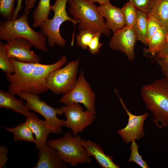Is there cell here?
Masks as SVG:
<instances>
[{
  "label": "cell",
  "instance_id": "obj_1",
  "mask_svg": "<svg viewBox=\"0 0 168 168\" xmlns=\"http://www.w3.org/2000/svg\"><path fill=\"white\" fill-rule=\"evenodd\" d=\"M10 59L14 72L5 74V76L9 82L8 92L14 95L22 92L36 95L46 92L48 90L46 84L48 76L64 65L67 60L64 55L56 62L49 64L23 63Z\"/></svg>",
  "mask_w": 168,
  "mask_h": 168
},
{
  "label": "cell",
  "instance_id": "obj_2",
  "mask_svg": "<svg viewBox=\"0 0 168 168\" xmlns=\"http://www.w3.org/2000/svg\"><path fill=\"white\" fill-rule=\"evenodd\" d=\"M141 95L146 107L152 113L155 124L159 128L168 127V79H158L143 86Z\"/></svg>",
  "mask_w": 168,
  "mask_h": 168
},
{
  "label": "cell",
  "instance_id": "obj_3",
  "mask_svg": "<svg viewBox=\"0 0 168 168\" xmlns=\"http://www.w3.org/2000/svg\"><path fill=\"white\" fill-rule=\"evenodd\" d=\"M68 2L69 12L73 20L79 21V30H88L106 36L110 35V30L95 4L86 0H68Z\"/></svg>",
  "mask_w": 168,
  "mask_h": 168
},
{
  "label": "cell",
  "instance_id": "obj_4",
  "mask_svg": "<svg viewBox=\"0 0 168 168\" xmlns=\"http://www.w3.org/2000/svg\"><path fill=\"white\" fill-rule=\"evenodd\" d=\"M27 14L25 13L18 18L1 20L0 39L6 41L16 38L27 40L38 49L48 51L46 37L40 32L34 30L30 26Z\"/></svg>",
  "mask_w": 168,
  "mask_h": 168
},
{
  "label": "cell",
  "instance_id": "obj_5",
  "mask_svg": "<svg viewBox=\"0 0 168 168\" xmlns=\"http://www.w3.org/2000/svg\"><path fill=\"white\" fill-rule=\"evenodd\" d=\"M79 136L66 132L62 138L49 141L47 145L54 148L64 163L75 166L79 164H89L91 159L82 143Z\"/></svg>",
  "mask_w": 168,
  "mask_h": 168
},
{
  "label": "cell",
  "instance_id": "obj_6",
  "mask_svg": "<svg viewBox=\"0 0 168 168\" xmlns=\"http://www.w3.org/2000/svg\"><path fill=\"white\" fill-rule=\"evenodd\" d=\"M68 0H56L51 6V10L54 13L52 19L44 21L40 26L41 32L48 38L49 46L53 47L55 45L63 47L65 45V40L62 36L60 28L62 24L66 21L72 22L75 25L79 23L69 16L66 11Z\"/></svg>",
  "mask_w": 168,
  "mask_h": 168
},
{
  "label": "cell",
  "instance_id": "obj_7",
  "mask_svg": "<svg viewBox=\"0 0 168 168\" xmlns=\"http://www.w3.org/2000/svg\"><path fill=\"white\" fill-rule=\"evenodd\" d=\"M17 95L21 99L26 101L25 105L29 110L40 114L44 118L53 133H62L64 120L57 117V115L63 114L61 107L56 108L49 105L41 100L38 95L22 92Z\"/></svg>",
  "mask_w": 168,
  "mask_h": 168
},
{
  "label": "cell",
  "instance_id": "obj_8",
  "mask_svg": "<svg viewBox=\"0 0 168 168\" xmlns=\"http://www.w3.org/2000/svg\"><path fill=\"white\" fill-rule=\"evenodd\" d=\"M78 59L70 61L65 66L51 72L46 84L48 90L55 94H64L75 85L77 79Z\"/></svg>",
  "mask_w": 168,
  "mask_h": 168
},
{
  "label": "cell",
  "instance_id": "obj_9",
  "mask_svg": "<svg viewBox=\"0 0 168 168\" xmlns=\"http://www.w3.org/2000/svg\"><path fill=\"white\" fill-rule=\"evenodd\" d=\"M95 94L86 80L82 70L73 87L63 94L59 102L64 105L75 103L82 104L86 110L95 111Z\"/></svg>",
  "mask_w": 168,
  "mask_h": 168
},
{
  "label": "cell",
  "instance_id": "obj_10",
  "mask_svg": "<svg viewBox=\"0 0 168 168\" xmlns=\"http://www.w3.org/2000/svg\"><path fill=\"white\" fill-rule=\"evenodd\" d=\"M61 107L66 118L64 126L70 128L73 135L83 131L92 123L96 117L95 111H84L79 104L64 105Z\"/></svg>",
  "mask_w": 168,
  "mask_h": 168
},
{
  "label": "cell",
  "instance_id": "obj_11",
  "mask_svg": "<svg viewBox=\"0 0 168 168\" xmlns=\"http://www.w3.org/2000/svg\"><path fill=\"white\" fill-rule=\"evenodd\" d=\"M120 102L128 116L127 125L123 128L117 131L124 142L128 144L133 140H139L145 135L143 129L144 124L149 114L145 113L142 115H135L131 113L127 108L122 98L119 96L117 91L114 89Z\"/></svg>",
  "mask_w": 168,
  "mask_h": 168
},
{
  "label": "cell",
  "instance_id": "obj_12",
  "mask_svg": "<svg viewBox=\"0 0 168 168\" xmlns=\"http://www.w3.org/2000/svg\"><path fill=\"white\" fill-rule=\"evenodd\" d=\"M113 33L109 43L110 48L123 52L129 60L133 61L135 57V47L138 40L133 27L126 25Z\"/></svg>",
  "mask_w": 168,
  "mask_h": 168
},
{
  "label": "cell",
  "instance_id": "obj_13",
  "mask_svg": "<svg viewBox=\"0 0 168 168\" xmlns=\"http://www.w3.org/2000/svg\"><path fill=\"white\" fill-rule=\"evenodd\" d=\"M32 46L30 41L21 38L13 39L4 44L6 53L10 58H16L23 63H40V57L31 50Z\"/></svg>",
  "mask_w": 168,
  "mask_h": 168
},
{
  "label": "cell",
  "instance_id": "obj_14",
  "mask_svg": "<svg viewBox=\"0 0 168 168\" xmlns=\"http://www.w3.org/2000/svg\"><path fill=\"white\" fill-rule=\"evenodd\" d=\"M97 7L101 15L106 19L107 27L113 33L126 25L122 8L111 3L100 5Z\"/></svg>",
  "mask_w": 168,
  "mask_h": 168
},
{
  "label": "cell",
  "instance_id": "obj_15",
  "mask_svg": "<svg viewBox=\"0 0 168 168\" xmlns=\"http://www.w3.org/2000/svg\"><path fill=\"white\" fill-rule=\"evenodd\" d=\"M82 144L89 155L93 156L99 166L103 168H119L113 160L112 156L105 154L98 144L89 140H82Z\"/></svg>",
  "mask_w": 168,
  "mask_h": 168
},
{
  "label": "cell",
  "instance_id": "obj_16",
  "mask_svg": "<svg viewBox=\"0 0 168 168\" xmlns=\"http://www.w3.org/2000/svg\"><path fill=\"white\" fill-rule=\"evenodd\" d=\"M0 107L20 113L27 119H38L24 104L22 101L17 99L8 92L2 90L0 91Z\"/></svg>",
  "mask_w": 168,
  "mask_h": 168
},
{
  "label": "cell",
  "instance_id": "obj_17",
  "mask_svg": "<svg viewBox=\"0 0 168 168\" xmlns=\"http://www.w3.org/2000/svg\"><path fill=\"white\" fill-rule=\"evenodd\" d=\"M38 157L34 168H62L65 167L56 150L47 144L39 149Z\"/></svg>",
  "mask_w": 168,
  "mask_h": 168
},
{
  "label": "cell",
  "instance_id": "obj_18",
  "mask_svg": "<svg viewBox=\"0 0 168 168\" xmlns=\"http://www.w3.org/2000/svg\"><path fill=\"white\" fill-rule=\"evenodd\" d=\"M26 122L30 128L35 136L36 147L39 149L47 145L46 141L49 134L53 133L46 120L39 118L27 119Z\"/></svg>",
  "mask_w": 168,
  "mask_h": 168
},
{
  "label": "cell",
  "instance_id": "obj_19",
  "mask_svg": "<svg viewBox=\"0 0 168 168\" xmlns=\"http://www.w3.org/2000/svg\"><path fill=\"white\" fill-rule=\"evenodd\" d=\"M147 14L156 20L168 34V0H155Z\"/></svg>",
  "mask_w": 168,
  "mask_h": 168
},
{
  "label": "cell",
  "instance_id": "obj_20",
  "mask_svg": "<svg viewBox=\"0 0 168 168\" xmlns=\"http://www.w3.org/2000/svg\"><path fill=\"white\" fill-rule=\"evenodd\" d=\"M3 128L13 134L15 141H24L35 142V138L34 137L33 132L26 121L14 128L4 127Z\"/></svg>",
  "mask_w": 168,
  "mask_h": 168
},
{
  "label": "cell",
  "instance_id": "obj_21",
  "mask_svg": "<svg viewBox=\"0 0 168 168\" xmlns=\"http://www.w3.org/2000/svg\"><path fill=\"white\" fill-rule=\"evenodd\" d=\"M168 40V34L161 27L150 39L147 43L146 52L155 56L165 42Z\"/></svg>",
  "mask_w": 168,
  "mask_h": 168
},
{
  "label": "cell",
  "instance_id": "obj_22",
  "mask_svg": "<svg viewBox=\"0 0 168 168\" xmlns=\"http://www.w3.org/2000/svg\"><path fill=\"white\" fill-rule=\"evenodd\" d=\"M50 0H40L38 4L33 13L34 28L40 27L42 22L48 18L51 10Z\"/></svg>",
  "mask_w": 168,
  "mask_h": 168
},
{
  "label": "cell",
  "instance_id": "obj_23",
  "mask_svg": "<svg viewBox=\"0 0 168 168\" xmlns=\"http://www.w3.org/2000/svg\"><path fill=\"white\" fill-rule=\"evenodd\" d=\"M137 16L133 27L136 34L138 40L147 46L146 37L147 23V13L137 10Z\"/></svg>",
  "mask_w": 168,
  "mask_h": 168
},
{
  "label": "cell",
  "instance_id": "obj_24",
  "mask_svg": "<svg viewBox=\"0 0 168 168\" xmlns=\"http://www.w3.org/2000/svg\"><path fill=\"white\" fill-rule=\"evenodd\" d=\"M4 44L0 42V68L5 74L12 73L14 72V67L6 53Z\"/></svg>",
  "mask_w": 168,
  "mask_h": 168
},
{
  "label": "cell",
  "instance_id": "obj_25",
  "mask_svg": "<svg viewBox=\"0 0 168 168\" xmlns=\"http://www.w3.org/2000/svg\"><path fill=\"white\" fill-rule=\"evenodd\" d=\"M131 142V144L130 146L131 151V155L127 161L128 162H135L142 168H149L147 161L143 160L142 156L139 154L138 152L139 146L135 142V140H133Z\"/></svg>",
  "mask_w": 168,
  "mask_h": 168
},
{
  "label": "cell",
  "instance_id": "obj_26",
  "mask_svg": "<svg viewBox=\"0 0 168 168\" xmlns=\"http://www.w3.org/2000/svg\"><path fill=\"white\" fill-rule=\"evenodd\" d=\"M96 33L88 30H79L77 35V44L83 49H88V45Z\"/></svg>",
  "mask_w": 168,
  "mask_h": 168
},
{
  "label": "cell",
  "instance_id": "obj_27",
  "mask_svg": "<svg viewBox=\"0 0 168 168\" xmlns=\"http://www.w3.org/2000/svg\"><path fill=\"white\" fill-rule=\"evenodd\" d=\"M122 9L124 15L126 25L133 27L137 17V10L129 2L126 3Z\"/></svg>",
  "mask_w": 168,
  "mask_h": 168
},
{
  "label": "cell",
  "instance_id": "obj_28",
  "mask_svg": "<svg viewBox=\"0 0 168 168\" xmlns=\"http://www.w3.org/2000/svg\"><path fill=\"white\" fill-rule=\"evenodd\" d=\"M16 0H0L1 16L7 20H12L15 9L14 4Z\"/></svg>",
  "mask_w": 168,
  "mask_h": 168
},
{
  "label": "cell",
  "instance_id": "obj_29",
  "mask_svg": "<svg viewBox=\"0 0 168 168\" xmlns=\"http://www.w3.org/2000/svg\"><path fill=\"white\" fill-rule=\"evenodd\" d=\"M161 27L160 24L156 20L148 15L146 37L147 45L150 39Z\"/></svg>",
  "mask_w": 168,
  "mask_h": 168
},
{
  "label": "cell",
  "instance_id": "obj_30",
  "mask_svg": "<svg viewBox=\"0 0 168 168\" xmlns=\"http://www.w3.org/2000/svg\"><path fill=\"white\" fill-rule=\"evenodd\" d=\"M155 0H129L136 10L147 14L151 9Z\"/></svg>",
  "mask_w": 168,
  "mask_h": 168
},
{
  "label": "cell",
  "instance_id": "obj_31",
  "mask_svg": "<svg viewBox=\"0 0 168 168\" xmlns=\"http://www.w3.org/2000/svg\"><path fill=\"white\" fill-rule=\"evenodd\" d=\"M101 34L100 33H96L88 45L87 49L92 54H98L99 53L100 49L103 45L102 43L100 42Z\"/></svg>",
  "mask_w": 168,
  "mask_h": 168
},
{
  "label": "cell",
  "instance_id": "obj_32",
  "mask_svg": "<svg viewBox=\"0 0 168 168\" xmlns=\"http://www.w3.org/2000/svg\"><path fill=\"white\" fill-rule=\"evenodd\" d=\"M36 0H28L26 2L25 13L28 14L34 6ZM22 0H18L16 7L15 9L12 20L17 18L19 12L22 9Z\"/></svg>",
  "mask_w": 168,
  "mask_h": 168
},
{
  "label": "cell",
  "instance_id": "obj_33",
  "mask_svg": "<svg viewBox=\"0 0 168 168\" xmlns=\"http://www.w3.org/2000/svg\"><path fill=\"white\" fill-rule=\"evenodd\" d=\"M153 62H155L160 67L162 74L168 79V54L165 56L154 58Z\"/></svg>",
  "mask_w": 168,
  "mask_h": 168
},
{
  "label": "cell",
  "instance_id": "obj_34",
  "mask_svg": "<svg viewBox=\"0 0 168 168\" xmlns=\"http://www.w3.org/2000/svg\"><path fill=\"white\" fill-rule=\"evenodd\" d=\"M8 152L6 147L4 145L0 147V168L5 165L7 160V154Z\"/></svg>",
  "mask_w": 168,
  "mask_h": 168
},
{
  "label": "cell",
  "instance_id": "obj_35",
  "mask_svg": "<svg viewBox=\"0 0 168 168\" xmlns=\"http://www.w3.org/2000/svg\"><path fill=\"white\" fill-rule=\"evenodd\" d=\"M168 54V40L164 44V45L156 54L154 58L164 57Z\"/></svg>",
  "mask_w": 168,
  "mask_h": 168
},
{
  "label": "cell",
  "instance_id": "obj_36",
  "mask_svg": "<svg viewBox=\"0 0 168 168\" xmlns=\"http://www.w3.org/2000/svg\"><path fill=\"white\" fill-rule=\"evenodd\" d=\"M89 2L94 3L96 2H97L99 3L100 5H103L105 4H110V0H86Z\"/></svg>",
  "mask_w": 168,
  "mask_h": 168
},
{
  "label": "cell",
  "instance_id": "obj_37",
  "mask_svg": "<svg viewBox=\"0 0 168 168\" xmlns=\"http://www.w3.org/2000/svg\"></svg>",
  "mask_w": 168,
  "mask_h": 168
}]
</instances>
